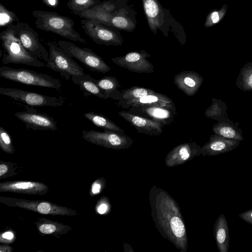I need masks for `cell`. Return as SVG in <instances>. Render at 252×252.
Returning a JSON list of instances; mask_svg holds the SVG:
<instances>
[{"label":"cell","mask_w":252,"mask_h":252,"mask_svg":"<svg viewBox=\"0 0 252 252\" xmlns=\"http://www.w3.org/2000/svg\"><path fill=\"white\" fill-rule=\"evenodd\" d=\"M0 202L9 207H19L43 215L73 216L76 210L44 200H28L8 197H0Z\"/></svg>","instance_id":"8992f818"},{"label":"cell","mask_w":252,"mask_h":252,"mask_svg":"<svg viewBox=\"0 0 252 252\" xmlns=\"http://www.w3.org/2000/svg\"><path fill=\"white\" fill-rule=\"evenodd\" d=\"M0 147L6 154H13L15 148L9 133L1 126H0Z\"/></svg>","instance_id":"d590c367"},{"label":"cell","mask_w":252,"mask_h":252,"mask_svg":"<svg viewBox=\"0 0 252 252\" xmlns=\"http://www.w3.org/2000/svg\"><path fill=\"white\" fill-rule=\"evenodd\" d=\"M83 116L94 125L103 129L104 131H112L125 134V131L120 127L101 114L91 111L84 113Z\"/></svg>","instance_id":"4316f807"},{"label":"cell","mask_w":252,"mask_h":252,"mask_svg":"<svg viewBox=\"0 0 252 252\" xmlns=\"http://www.w3.org/2000/svg\"><path fill=\"white\" fill-rule=\"evenodd\" d=\"M32 15L35 18L34 25L37 29L74 41L87 43L74 30L75 23L70 18L49 11L34 10L32 12Z\"/></svg>","instance_id":"7a4b0ae2"},{"label":"cell","mask_w":252,"mask_h":252,"mask_svg":"<svg viewBox=\"0 0 252 252\" xmlns=\"http://www.w3.org/2000/svg\"><path fill=\"white\" fill-rule=\"evenodd\" d=\"M214 236L220 252H228L229 245V227L227 220L223 214H221L215 221Z\"/></svg>","instance_id":"44dd1931"},{"label":"cell","mask_w":252,"mask_h":252,"mask_svg":"<svg viewBox=\"0 0 252 252\" xmlns=\"http://www.w3.org/2000/svg\"><path fill=\"white\" fill-rule=\"evenodd\" d=\"M49 191L46 184L37 181H13L0 183V192L42 195Z\"/></svg>","instance_id":"5bb4252c"},{"label":"cell","mask_w":252,"mask_h":252,"mask_svg":"<svg viewBox=\"0 0 252 252\" xmlns=\"http://www.w3.org/2000/svg\"><path fill=\"white\" fill-rule=\"evenodd\" d=\"M140 108L143 113L152 120L160 123L162 126L169 125L176 115L174 104L165 106H151Z\"/></svg>","instance_id":"7402d4cb"},{"label":"cell","mask_w":252,"mask_h":252,"mask_svg":"<svg viewBox=\"0 0 252 252\" xmlns=\"http://www.w3.org/2000/svg\"><path fill=\"white\" fill-rule=\"evenodd\" d=\"M15 34L24 48L32 55L45 62L48 61L49 52L42 44L39 34L27 23L14 24Z\"/></svg>","instance_id":"8fae6325"},{"label":"cell","mask_w":252,"mask_h":252,"mask_svg":"<svg viewBox=\"0 0 252 252\" xmlns=\"http://www.w3.org/2000/svg\"><path fill=\"white\" fill-rule=\"evenodd\" d=\"M119 115L134 126L138 132L150 135H159L162 132V125L153 120L143 118L125 111Z\"/></svg>","instance_id":"e0dca14e"},{"label":"cell","mask_w":252,"mask_h":252,"mask_svg":"<svg viewBox=\"0 0 252 252\" xmlns=\"http://www.w3.org/2000/svg\"><path fill=\"white\" fill-rule=\"evenodd\" d=\"M151 216L160 234L181 252H186L188 238L180 207L168 192L156 186L149 193Z\"/></svg>","instance_id":"6da1fadb"},{"label":"cell","mask_w":252,"mask_h":252,"mask_svg":"<svg viewBox=\"0 0 252 252\" xmlns=\"http://www.w3.org/2000/svg\"><path fill=\"white\" fill-rule=\"evenodd\" d=\"M48 1V4L55 5L56 4V0H46Z\"/></svg>","instance_id":"ee69618b"},{"label":"cell","mask_w":252,"mask_h":252,"mask_svg":"<svg viewBox=\"0 0 252 252\" xmlns=\"http://www.w3.org/2000/svg\"><path fill=\"white\" fill-rule=\"evenodd\" d=\"M227 10V5L223 4L220 9L210 11L206 18L204 26L209 28L218 24L224 18Z\"/></svg>","instance_id":"836d02e7"},{"label":"cell","mask_w":252,"mask_h":252,"mask_svg":"<svg viewBox=\"0 0 252 252\" xmlns=\"http://www.w3.org/2000/svg\"><path fill=\"white\" fill-rule=\"evenodd\" d=\"M14 24L7 26L0 33V39L4 50L3 63L22 64L34 67H42L45 63L30 53L15 34Z\"/></svg>","instance_id":"3957f363"},{"label":"cell","mask_w":252,"mask_h":252,"mask_svg":"<svg viewBox=\"0 0 252 252\" xmlns=\"http://www.w3.org/2000/svg\"><path fill=\"white\" fill-rule=\"evenodd\" d=\"M16 239L15 232L13 230H7L1 233L0 242L2 244H9L15 241Z\"/></svg>","instance_id":"60d3db41"},{"label":"cell","mask_w":252,"mask_h":252,"mask_svg":"<svg viewBox=\"0 0 252 252\" xmlns=\"http://www.w3.org/2000/svg\"><path fill=\"white\" fill-rule=\"evenodd\" d=\"M96 213L100 215H104L109 213L110 205L108 198L104 196H102L98 200L95 207Z\"/></svg>","instance_id":"ab89813d"},{"label":"cell","mask_w":252,"mask_h":252,"mask_svg":"<svg viewBox=\"0 0 252 252\" xmlns=\"http://www.w3.org/2000/svg\"><path fill=\"white\" fill-rule=\"evenodd\" d=\"M154 90L139 86H134L129 89L123 90L120 92L118 98L120 100L125 101L126 102L137 99L147 95L155 93Z\"/></svg>","instance_id":"f546056e"},{"label":"cell","mask_w":252,"mask_h":252,"mask_svg":"<svg viewBox=\"0 0 252 252\" xmlns=\"http://www.w3.org/2000/svg\"><path fill=\"white\" fill-rule=\"evenodd\" d=\"M15 116L25 124L27 129L34 131L58 129L57 122L53 117L35 109L29 108L26 111L18 112Z\"/></svg>","instance_id":"4fadbf2b"},{"label":"cell","mask_w":252,"mask_h":252,"mask_svg":"<svg viewBox=\"0 0 252 252\" xmlns=\"http://www.w3.org/2000/svg\"><path fill=\"white\" fill-rule=\"evenodd\" d=\"M151 55L145 51L131 52L124 56L114 57L111 61L117 65L135 73H153V65L147 59Z\"/></svg>","instance_id":"7c38bea8"},{"label":"cell","mask_w":252,"mask_h":252,"mask_svg":"<svg viewBox=\"0 0 252 252\" xmlns=\"http://www.w3.org/2000/svg\"><path fill=\"white\" fill-rule=\"evenodd\" d=\"M128 106L138 108L151 106H165L174 104L172 99L166 95L156 92L142 97L125 102Z\"/></svg>","instance_id":"cb8c5ba5"},{"label":"cell","mask_w":252,"mask_h":252,"mask_svg":"<svg viewBox=\"0 0 252 252\" xmlns=\"http://www.w3.org/2000/svg\"><path fill=\"white\" fill-rule=\"evenodd\" d=\"M239 217L252 225V209L240 214Z\"/></svg>","instance_id":"b9f144b4"},{"label":"cell","mask_w":252,"mask_h":252,"mask_svg":"<svg viewBox=\"0 0 252 252\" xmlns=\"http://www.w3.org/2000/svg\"><path fill=\"white\" fill-rule=\"evenodd\" d=\"M113 15L107 12L89 9L83 11L78 16L83 19L96 20L105 24L111 26V20Z\"/></svg>","instance_id":"1f68e13d"},{"label":"cell","mask_w":252,"mask_h":252,"mask_svg":"<svg viewBox=\"0 0 252 252\" xmlns=\"http://www.w3.org/2000/svg\"><path fill=\"white\" fill-rule=\"evenodd\" d=\"M111 26L128 32H132L135 28V25L131 19L117 13L112 18Z\"/></svg>","instance_id":"d6a6232c"},{"label":"cell","mask_w":252,"mask_h":252,"mask_svg":"<svg viewBox=\"0 0 252 252\" xmlns=\"http://www.w3.org/2000/svg\"><path fill=\"white\" fill-rule=\"evenodd\" d=\"M80 23L85 32L97 44L118 46L123 43L121 35L111 28V26L88 19L81 20Z\"/></svg>","instance_id":"ba28073f"},{"label":"cell","mask_w":252,"mask_h":252,"mask_svg":"<svg viewBox=\"0 0 252 252\" xmlns=\"http://www.w3.org/2000/svg\"><path fill=\"white\" fill-rule=\"evenodd\" d=\"M13 250V248L8 244L3 245L1 244L0 245V252H12Z\"/></svg>","instance_id":"7bdbcfd3"},{"label":"cell","mask_w":252,"mask_h":252,"mask_svg":"<svg viewBox=\"0 0 252 252\" xmlns=\"http://www.w3.org/2000/svg\"><path fill=\"white\" fill-rule=\"evenodd\" d=\"M72 81L78 85L83 92L85 97L94 96L102 99L109 96L99 87L97 80L88 74L74 75L71 78Z\"/></svg>","instance_id":"ffe728a7"},{"label":"cell","mask_w":252,"mask_h":252,"mask_svg":"<svg viewBox=\"0 0 252 252\" xmlns=\"http://www.w3.org/2000/svg\"><path fill=\"white\" fill-rule=\"evenodd\" d=\"M174 82L178 88L189 96L194 95L203 82V78L193 71H184L175 75Z\"/></svg>","instance_id":"ac0fdd59"},{"label":"cell","mask_w":252,"mask_h":252,"mask_svg":"<svg viewBox=\"0 0 252 252\" xmlns=\"http://www.w3.org/2000/svg\"><path fill=\"white\" fill-rule=\"evenodd\" d=\"M20 20L13 11L7 9L2 4L0 3V26L1 27L12 24L14 22H19Z\"/></svg>","instance_id":"e575fe53"},{"label":"cell","mask_w":252,"mask_h":252,"mask_svg":"<svg viewBox=\"0 0 252 252\" xmlns=\"http://www.w3.org/2000/svg\"><path fill=\"white\" fill-rule=\"evenodd\" d=\"M143 9L150 30L157 33L165 23L164 13L158 0H142Z\"/></svg>","instance_id":"d6986e66"},{"label":"cell","mask_w":252,"mask_h":252,"mask_svg":"<svg viewBox=\"0 0 252 252\" xmlns=\"http://www.w3.org/2000/svg\"><path fill=\"white\" fill-rule=\"evenodd\" d=\"M82 133L83 138L87 142L109 149H127L133 143L128 136L112 131L83 130Z\"/></svg>","instance_id":"30bf717a"},{"label":"cell","mask_w":252,"mask_h":252,"mask_svg":"<svg viewBox=\"0 0 252 252\" xmlns=\"http://www.w3.org/2000/svg\"><path fill=\"white\" fill-rule=\"evenodd\" d=\"M15 165L10 162L0 161V179L13 176L16 175L15 171Z\"/></svg>","instance_id":"74e56055"},{"label":"cell","mask_w":252,"mask_h":252,"mask_svg":"<svg viewBox=\"0 0 252 252\" xmlns=\"http://www.w3.org/2000/svg\"><path fill=\"white\" fill-rule=\"evenodd\" d=\"M100 2V0H69L66 5L74 14L79 15L83 11L92 8Z\"/></svg>","instance_id":"4dcf8cb0"},{"label":"cell","mask_w":252,"mask_h":252,"mask_svg":"<svg viewBox=\"0 0 252 252\" xmlns=\"http://www.w3.org/2000/svg\"><path fill=\"white\" fill-rule=\"evenodd\" d=\"M236 85L244 92L252 91V62L247 63L241 68Z\"/></svg>","instance_id":"f1b7e54d"},{"label":"cell","mask_w":252,"mask_h":252,"mask_svg":"<svg viewBox=\"0 0 252 252\" xmlns=\"http://www.w3.org/2000/svg\"><path fill=\"white\" fill-rule=\"evenodd\" d=\"M239 123H219L214 124L212 130L215 134L223 137L238 141H243L242 130L238 127Z\"/></svg>","instance_id":"d4e9b609"},{"label":"cell","mask_w":252,"mask_h":252,"mask_svg":"<svg viewBox=\"0 0 252 252\" xmlns=\"http://www.w3.org/2000/svg\"><path fill=\"white\" fill-rule=\"evenodd\" d=\"M0 76L5 79L19 83L59 90L62 84L60 80L46 74L26 68H13L4 65L0 67Z\"/></svg>","instance_id":"277c9868"},{"label":"cell","mask_w":252,"mask_h":252,"mask_svg":"<svg viewBox=\"0 0 252 252\" xmlns=\"http://www.w3.org/2000/svg\"><path fill=\"white\" fill-rule=\"evenodd\" d=\"M106 187V180L103 177L96 179L92 184L90 189L89 195L91 197L100 193Z\"/></svg>","instance_id":"f35d334b"},{"label":"cell","mask_w":252,"mask_h":252,"mask_svg":"<svg viewBox=\"0 0 252 252\" xmlns=\"http://www.w3.org/2000/svg\"><path fill=\"white\" fill-rule=\"evenodd\" d=\"M34 224L41 235H52L59 238L68 233L72 228L68 225L45 218H40Z\"/></svg>","instance_id":"603a6c76"},{"label":"cell","mask_w":252,"mask_h":252,"mask_svg":"<svg viewBox=\"0 0 252 252\" xmlns=\"http://www.w3.org/2000/svg\"><path fill=\"white\" fill-rule=\"evenodd\" d=\"M49 57L45 66L59 73L68 80L72 76L84 74V69L58 44L48 41Z\"/></svg>","instance_id":"5b68a950"},{"label":"cell","mask_w":252,"mask_h":252,"mask_svg":"<svg viewBox=\"0 0 252 252\" xmlns=\"http://www.w3.org/2000/svg\"><path fill=\"white\" fill-rule=\"evenodd\" d=\"M0 94L27 105L37 107H57L63 105L64 98L48 96L37 93L12 88H0Z\"/></svg>","instance_id":"9c48e42d"},{"label":"cell","mask_w":252,"mask_h":252,"mask_svg":"<svg viewBox=\"0 0 252 252\" xmlns=\"http://www.w3.org/2000/svg\"><path fill=\"white\" fill-rule=\"evenodd\" d=\"M212 103L205 111L206 117L217 121L219 123H232L227 114V107L225 103L220 99L212 98Z\"/></svg>","instance_id":"484cf974"},{"label":"cell","mask_w":252,"mask_h":252,"mask_svg":"<svg viewBox=\"0 0 252 252\" xmlns=\"http://www.w3.org/2000/svg\"><path fill=\"white\" fill-rule=\"evenodd\" d=\"M99 87L109 96L118 99L120 94L117 89L121 86L118 80L114 76H104L97 80Z\"/></svg>","instance_id":"83f0119b"},{"label":"cell","mask_w":252,"mask_h":252,"mask_svg":"<svg viewBox=\"0 0 252 252\" xmlns=\"http://www.w3.org/2000/svg\"><path fill=\"white\" fill-rule=\"evenodd\" d=\"M58 44L70 56L75 58L92 71L105 73L111 69L101 57L90 48H81L65 40H59Z\"/></svg>","instance_id":"52a82bcc"},{"label":"cell","mask_w":252,"mask_h":252,"mask_svg":"<svg viewBox=\"0 0 252 252\" xmlns=\"http://www.w3.org/2000/svg\"><path fill=\"white\" fill-rule=\"evenodd\" d=\"M240 141L228 139L217 134L211 135L209 141L202 147V155L214 156L229 152L240 144Z\"/></svg>","instance_id":"2e32d148"},{"label":"cell","mask_w":252,"mask_h":252,"mask_svg":"<svg viewBox=\"0 0 252 252\" xmlns=\"http://www.w3.org/2000/svg\"><path fill=\"white\" fill-rule=\"evenodd\" d=\"M202 155L201 147L195 142L178 145L172 149L166 156V166L173 167L179 165Z\"/></svg>","instance_id":"9a60e30c"},{"label":"cell","mask_w":252,"mask_h":252,"mask_svg":"<svg viewBox=\"0 0 252 252\" xmlns=\"http://www.w3.org/2000/svg\"><path fill=\"white\" fill-rule=\"evenodd\" d=\"M118 1L113 0H104L94 6L92 9L115 14L117 11Z\"/></svg>","instance_id":"8d00e7d4"}]
</instances>
